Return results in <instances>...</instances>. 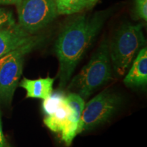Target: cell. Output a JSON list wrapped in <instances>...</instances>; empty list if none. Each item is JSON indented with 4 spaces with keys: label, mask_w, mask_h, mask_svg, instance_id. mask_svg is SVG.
<instances>
[{
    "label": "cell",
    "mask_w": 147,
    "mask_h": 147,
    "mask_svg": "<svg viewBox=\"0 0 147 147\" xmlns=\"http://www.w3.org/2000/svg\"><path fill=\"white\" fill-rule=\"evenodd\" d=\"M65 96L61 92L52 93L42 103V110L46 116L51 115L65 101Z\"/></svg>",
    "instance_id": "8fae6325"
},
{
    "label": "cell",
    "mask_w": 147,
    "mask_h": 147,
    "mask_svg": "<svg viewBox=\"0 0 147 147\" xmlns=\"http://www.w3.org/2000/svg\"><path fill=\"white\" fill-rule=\"evenodd\" d=\"M14 24L16 23L12 12L8 9L0 8V29Z\"/></svg>",
    "instance_id": "5bb4252c"
},
{
    "label": "cell",
    "mask_w": 147,
    "mask_h": 147,
    "mask_svg": "<svg viewBox=\"0 0 147 147\" xmlns=\"http://www.w3.org/2000/svg\"><path fill=\"white\" fill-rule=\"evenodd\" d=\"M145 44L142 24L126 23L117 29L108 43L112 68L116 74L123 76Z\"/></svg>",
    "instance_id": "3957f363"
},
{
    "label": "cell",
    "mask_w": 147,
    "mask_h": 147,
    "mask_svg": "<svg viewBox=\"0 0 147 147\" xmlns=\"http://www.w3.org/2000/svg\"><path fill=\"white\" fill-rule=\"evenodd\" d=\"M65 100L74 113L80 119L85 105L83 99L77 93H69L67 96H65Z\"/></svg>",
    "instance_id": "7c38bea8"
},
{
    "label": "cell",
    "mask_w": 147,
    "mask_h": 147,
    "mask_svg": "<svg viewBox=\"0 0 147 147\" xmlns=\"http://www.w3.org/2000/svg\"><path fill=\"white\" fill-rule=\"evenodd\" d=\"M58 14L70 15L87 8L86 0H54Z\"/></svg>",
    "instance_id": "30bf717a"
},
{
    "label": "cell",
    "mask_w": 147,
    "mask_h": 147,
    "mask_svg": "<svg viewBox=\"0 0 147 147\" xmlns=\"http://www.w3.org/2000/svg\"><path fill=\"white\" fill-rule=\"evenodd\" d=\"M17 5L18 25L32 35L50 25L59 15L54 0H21Z\"/></svg>",
    "instance_id": "8992f818"
},
{
    "label": "cell",
    "mask_w": 147,
    "mask_h": 147,
    "mask_svg": "<svg viewBox=\"0 0 147 147\" xmlns=\"http://www.w3.org/2000/svg\"><path fill=\"white\" fill-rule=\"evenodd\" d=\"M40 36L32 35L25 32L19 25L0 29V57L5 56L39 38Z\"/></svg>",
    "instance_id": "52a82bcc"
},
{
    "label": "cell",
    "mask_w": 147,
    "mask_h": 147,
    "mask_svg": "<svg viewBox=\"0 0 147 147\" xmlns=\"http://www.w3.org/2000/svg\"><path fill=\"white\" fill-rule=\"evenodd\" d=\"M128 87L145 88L147 84V49L143 47L138 53L123 80Z\"/></svg>",
    "instance_id": "ba28073f"
},
{
    "label": "cell",
    "mask_w": 147,
    "mask_h": 147,
    "mask_svg": "<svg viewBox=\"0 0 147 147\" xmlns=\"http://www.w3.org/2000/svg\"><path fill=\"white\" fill-rule=\"evenodd\" d=\"M134 18L147 21V0H134Z\"/></svg>",
    "instance_id": "4fadbf2b"
},
{
    "label": "cell",
    "mask_w": 147,
    "mask_h": 147,
    "mask_svg": "<svg viewBox=\"0 0 147 147\" xmlns=\"http://www.w3.org/2000/svg\"><path fill=\"white\" fill-rule=\"evenodd\" d=\"M0 147H1V146H0Z\"/></svg>",
    "instance_id": "d6986e66"
},
{
    "label": "cell",
    "mask_w": 147,
    "mask_h": 147,
    "mask_svg": "<svg viewBox=\"0 0 147 147\" xmlns=\"http://www.w3.org/2000/svg\"><path fill=\"white\" fill-rule=\"evenodd\" d=\"M44 38H39L5 55L0 67V102L9 105L13 98L23 71L25 56L41 44Z\"/></svg>",
    "instance_id": "277c9868"
},
{
    "label": "cell",
    "mask_w": 147,
    "mask_h": 147,
    "mask_svg": "<svg viewBox=\"0 0 147 147\" xmlns=\"http://www.w3.org/2000/svg\"><path fill=\"white\" fill-rule=\"evenodd\" d=\"M21 0H0V5L18 4Z\"/></svg>",
    "instance_id": "2e32d148"
},
{
    "label": "cell",
    "mask_w": 147,
    "mask_h": 147,
    "mask_svg": "<svg viewBox=\"0 0 147 147\" xmlns=\"http://www.w3.org/2000/svg\"><path fill=\"white\" fill-rule=\"evenodd\" d=\"M5 56L2 57H0V67H1V64L3 63V61L5 60Z\"/></svg>",
    "instance_id": "ac0fdd59"
},
{
    "label": "cell",
    "mask_w": 147,
    "mask_h": 147,
    "mask_svg": "<svg viewBox=\"0 0 147 147\" xmlns=\"http://www.w3.org/2000/svg\"><path fill=\"white\" fill-rule=\"evenodd\" d=\"M55 79L51 77L30 80L24 78L18 85L26 91V98L45 100L53 93Z\"/></svg>",
    "instance_id": "9c48e42d"
},
{
    "label": "cell",
    "mask_w": 147,
    "mask_h": 147,
    "mask_svg": "<svg viewBox=\"0 0 147 147\" xmlns=\"http://www.w3.org/2000/svg\"><path fill=\"white\" fill-rule=\"evenodd\" d=\"M0 146L1 147H6V141H5L4 134L3 132L1 116H0Z\"/></svg>",
    "instance_id": "9a60e30c"
},
{
    "label": "cell",
    "mask_w": 147,
    "mask_h": 147,
    "mask_svg": "<svg viewBox=\"0 0 147 147\" xmlns=\"http://www.w3.org/2000/svg\"><path fill=\"white\" fill-rule=\"evenodd\" d=\"M98 1L99 0H86V2H87V8L90 9L93 8Z\"/></svg>",
    "instance_id": "e0dca14e"
},
{
    "label": "cell",
    "mask_w": 147,
    "mask_h": 147,
    "mask_svg": "<svg viewBox=\"0 0 147 147\" xmlns=\"http://www.w3.org/2000/svg\"><path fill=\"white\" fill-rule=\"evenodd\" d=\"M122 97L110 91H102L84 105L77 134L103 124L111 118L122 104Z\"/></svg>",
    "instance_id": "5b68a950"
},
{
    "label": "cell",
    "mask_w": 147,
    "mask_h": 147,
    "mask_svg": "<svg viewBox=\"0 0 147 147\" xmlns=\"http://www.w3.org/2000/svg\"><path fill=\"white\" fill-rule=\"evenodd\" d=\"M112 79L113 70L108 42L107 40H104L87 65L72 78L67 89L74 91L84 100L95 90L108 83Z\"/></svg>",
    "instance_id": "7a4b0ae2"
},
{
    "label": "cell",
    "mask_w": 147,
    "mask_h": 147,
    "mask_svg": "<svg viewBox=\"0 0 147 147\" xmlns=\"http://www.w3.org/2000/svg\"><path fill=\"white\" fill-rule=\"evenodd\" d=\"M109 10L91 14H82L64 26L55 43V52L59 63L58 78L63 89L70 80L82 57L99 34L110 14Z\"/></svg>",
    "instance_id": "6da1fadb"
}]
</instances>
